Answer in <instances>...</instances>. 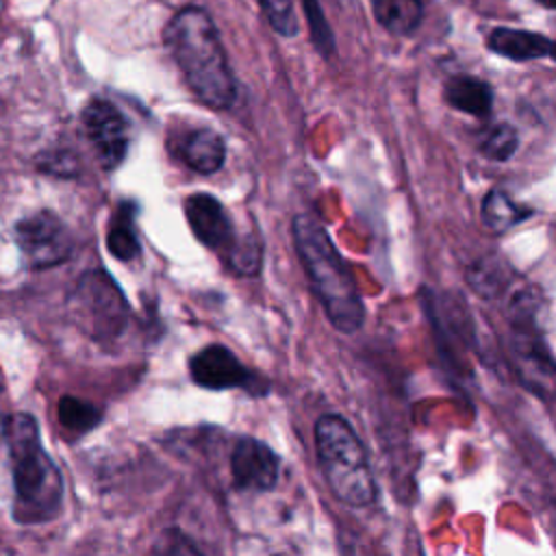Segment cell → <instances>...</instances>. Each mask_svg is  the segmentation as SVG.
<instances>
[{
    "mask_svg": "<svg viewBox=\"0 0 556 556\" xmlns=\"http://www.w3.org/2000/svg\"><path fill=\"white\" fill-rule=\"evenodd\" d=\"M163 39L193 96L211 109H230L237 87L211 15L202 7H182Z\"/></svg>",
    "mask_w": 556,
    "mask_h": 556,
    "instance_id": "cell-1",
    "label": "cell"
},
{
    "mask_svg": "<svg viewBox=\"0 0 556 556\" xmlns=\"http://www.w3.org/2000/svg\"><path fill=\"white\" fill-rule=\"evenodd\" d=\"M293 243L330 324L341 332L358 330L365 317L363 300L326 228L311 215H298L293 219Z\"/></svg>",
    "mask_w": 556,
    "mask_h": 556,
    "instance_id": "cell-2",
    "label": "cell"
},
{
    "mask_svg": "<svg viewBox=\"0 0 556 556\" xmlns=\"http://www.w3.org/2000/svg\"><path fill=\"white\" fill-rule=\"evenodd\" d=\"M4 439L15 484L13 517L20 523L50 521L61 508L63 480L41 447L37 421L24 413L11 415L4 421Z\"/></svg>",
    "mask_w": 556,
    "mask_h": 556,
    "instance_id": "cell-3",
    "label": "cell"
},
{
    "mask_svg": "<svg viewBox=\"0 0 556 556\" xmlns=\"http://www.w3.org/2000/svg\"><path fill=\"white\" fill-rule=\"evenodd\" d=\"M315 443L332 493L350 506L371 504L376 484L365 447L352 426L339 415H324L315 426Z\"/></svg>",
    "mask_w": 556,
    "mask_h": 556,
    "instance_id": "cell-4",
    "label": "cell"
},
{
    "mask_svg": "<svg viewBox=\"0 0 556 556\" xmlns=\"http://www.w3.org/2000/svg\"><path fill=\"white\" fill-rule=\"evenodd\" d=\"M78 319L96 337H115L128 319V304L115 280L102 269L85 271L74 289L72 300Z\"/></svg>",
    "mask_w": 556,
    "mask_h": 556,
    "instance_id": "cell-5",
    "label": "cell"
},
{
    "mask_svg": "<svg viewBox=\"0 0 556 556\" xmlns=\"http://www.w3.org/2000/svg\"><path fill=\"white\" fill-rule=\"evenodd\" d=\"M15 241L28 267L48 269L70 258L74 239L52 211H37L15 226Z\"/></svg>",
    "mask_w": 556,
    "mask_h": 556,
    "instance_id": "cell-6",
    "label": "cell"
},
{
    "mask_svg": "<svg viewBox=\"0 0 556 556\" xmlns=\"http://www.w3.org/2000/svg\"><path fill=\"white\" fill-rule=\"evenodd\" d=\"M83 132L100 167L115 169L128 152L130 128L126 117L109 100H91L80 115Z\"/></svg>",
    "mask_w": 556,
    "mask_h": 556,
    "instance_id": "cell-7",
    "label": "cell"
},
{
    "mask_svg": "<svg viewBox=\"0 0 556 556\" xmlns=\"http://www.w3.org/2000/svg\"><path fill=\"white\" fill-rule=\"evenodd\" d=\"M185 215L195 239L211 250H228L235 245V226L217 198L211 193H191L185 200Z\"/></svg>",
    "mask_w": 556,
    "mask_h": 556,
    "instance_id": "cell-8",
    "label": "cell"
},
{
    "mask_svg": "<svg viewBox=\"0 0 556 556\" xmlns=\"http://www.w3.org/2000/svg\"><path fill=\"white\" fill-rule=\"evenodd\" d=\"M513 367L519 380L541 397H556V363L536 337L517 332L510 343Z\"/></svg>",
    "mask_w": 556,
    "mask_h": 556,
    "instance_id": "cell-9",
    "label": "cell"
},
{
    "mask_svg": "<svg viewBox=\"0 0 556 556\" xmlns=\"http://www.w3.org/2000/svg\"><path fill=\"white\" fill-rule=\"evenodd\" d=\"M191 378L204 389H232L245 387L252 391V371H248L239 358L224 345H208L191 358Z\"/></svg>",
    "mask_w": 556,
    "mask_h": 556,
    "instance_id": "cell-10",
    "label": "cell"
},
{
    "mask_svg": "<svg viewBox=\"0 0 556 556\" xmlns=\"http://www.w3.org/2000/svg\"><path fill=\"white\" fill-rule=\"evenodd\" d=\"M230 467L239 489L267 491L278 478V456L265 443L250 437L237 441Z\"/></svg>",
    "mask_w": 556,
    "mask_h": 556,
    "instance_id": "cell-11",
    "label": "cell"
},
{
    "mask_svg": "<svg viewBox=\"0 0 556 556\" xmlns=\"http://www.w3.org/2000/svg\"><path fill=\"white\" fill-rule=\"evenodd\" d=\"M180 159L200 174H213L224 165L226 159V143L224 139L211 128H195L189 130L178 146Z\"/></svg>",
    "mask_w": 556,
    "mask_h": 556,
    "instance_id": "cell-12",
    "label": "cell"
},
{
    "mask_svg": "<svg viewBox=\"0 0 556 556\" xmlns=\"http://www.w3.org/2000/svg\"><path fill=\"white\" fill-rule=\"evenodd\" d=\"M489 48L502 56L515 59V61H528L539 59L545 54H552V43L543 35L528 33V30H515V28H495L489 35Z\"/></svg>",
    "mask_w": 556,
    "mask_h": 556,
    "instance_id": "cell-13",
    "label": "cell"
},
{
    "mask_svg": "<svg viewBox=\"0 0 556 556\" xmlns=\"http://www.w3.org/2000/svg\"><path fill=\"white\" fill-rule=\"evenodd\" d=\"M445 100L454 109L463 113H471L476 117H484L491 111L493 93L491 87L471 76L450 78L445 85Z\"/></svg>",
    "mask_w": 556,
    "mask_h": 556,
    "instance_id": "cell-14",
    "label": "cell"
},
{
    "mask_svg": "<svg viewBox=\"0 0 556 556\" xmlns=\"http://www.w3.org/2000/svg\"><path fill=\"white\" fill-rule=\"evenodd\" d=\"M376 20L393 35L413 33L424 15L419 0H374Z\"/></svg>",
    "mask_w": 556,
    "mask_h": 556,
    "instance_id": "cell-15",
    "label": "cell"
},
{
    "mask_svg": "<svg viewBox=\"0 0 556 556\" xmlns=\"http://www.w3.org/2000/svg\"><path fill=\"white\" fill-rule=\"evenodd\" d=\"M106 245L111 254L119 261H130L139 254V237L135 230V217L130 204H122L109 226Z\"/></svg>",
    "mask_w": 556,
    "mask_h": 556,
    "instance_id": "cell-16",
    "label": "cell"
},
{
    "mask_svg": "<svg viewBox=\"0 0 556 556\" xmlns=\"http://www.w3.org/2000/svg\"><path fill=\"white\" fill-rule=\"evenodd\" d=\"M526 215H528V211L521 208L519 204H515L510 200V195L504 193L502 189L489 191L482 202V222L493 232L508 230L510 226L526 219Z\"/></svg>",
    "mask_w": 556,
    "mask_h": 556,
    "instance_id": "cell-17",
    "label": "cell"
},
{
    "mask_svg": "<svg viewBox=\"0 0 556 556\" xmlns=\"http://www.w3.org/2000/svg\"><path fill=\"white\" fill-rule=\"evenodd\" d=\"M100 419V413L93 404L80 400V397H72L65 395L59 402V421L72 430V432H87L91 430Z\"/></svg>",
    "mask_w": 556,
    "mask_h": 556,
    "instance_id": "cell-18",
    "label": "cell"
},
{
    "mask_svg": "<svg viewBox=\"0 0 556 556\" xmlns=\"http://www.w3.org/2000/svg\"><path fill=\"white\" fill-rule=\"evenodd\" d=\"M517 143H519V137L515 128L508 124H497L484 132L480 141V150L493 161H506L517 150Z\"/></svg>",
    "mask_w": 556,
    "mask_h": 556,
    "instance_id": "cell-19",
    "label": "cell"
},
{
    "mask_svg": "<svg viewBox=\"0 0 556 556\" xmlns=\"http://www.w3.org/2000/svg\"><path fill=\"white\" fill-rule=\"evenodd\" d=\"M467 280L471 282L473 291H478L484 298H493L504 285L502 265L491 261V258H482L478 265H473L467 271Z\"/></svg>",
    "mask_w": 556,
    "mask_h": 556,
    "instance_id": "cell-20",
    "label": "cell"
},
{
    "mask_svg": "<svg viewBox=\"0 0 556 556\" xmlns=\"http://www.w3.org/2000/svg\"><path fill=\"white\" fill-rule=\"evenodd\" d=\"M261 7L265 11L269 26L278 35L293 37L298 33V17H295L291 0H261Z\"/></svg>",
    "mask_w": 556,
    "mask_h": 556,
    "instance_id": "cell-21",
    "label": "cell"
},
{
    "mask_svg": "<svg viewBox=\"0 0 556 556\" xmlns=\"http://www.w3.org/2000/svg\"><path fill=\"white\" fill-rule=\"evenodd\" d=\"M304 9H306V20H308V26H311V37L317 46V50L321 54H330L334 50V37H332V30L319 9V2L317 0H302Z\"/></svg>",
    "mask_w": 556,
    "mask_h": 556,
    "instance_id": "cell-22",
    "label": "cell"
},
{
    "mask_svg": "<svg viewBox=\"0 0 556 556\" xmlns=\"http://www.w3.org/2000/svg\"><path fill=\"white\" fill-rule=\"evenodd\" d=\"M228 263L237 274H256L261 267V245L250 237L245 241H235L228 250Z\"/></svg>",
    "mask_w": 556,
    "mask_h": 556,
    "instance_id": "cell-23",
    "label": "cell"
},
{
    "mask_svg": "<svg viewBox=\"0 0 556 556\" xmlns=\"http://www.w3.org/2000/svg\"><path fill=\"white\" fill-rule=\"evenodd\" d=\"M543 7H547V9H556V0H539Z\"/></svg>",
    "mask_w": 556,
    "mask_h": 556,
    "instance_id": "cell-24",
    "label": "cell"
},
{
    "mask_svg": "<svg viewBox=\"0 0 556 556\" xmlns=\"http://www.w3.org/2000/svg\"><path fill=\"white\" fill-rule=\"evenodd\" d=\"M554 528H556V502H554Z\"/></svg>",
    "mask_w": 556,
    "mask_h": 556,
    "instance_id": "cell-25",
    "label": "cell"
},
{
    "mask_svg": "<svg viewBox=\"0 0 556 556\" xmlns=\"http://www.w3.org/2000/svg\"><path fill=\"white\" fill-rule=\"evenodd\" d=\"M552 54H554V56H556V46H552Z\"/></svg>",
    "mask_w": 556,
    "mask_h": 556,
    "instance_id": "cell-26",
    "label": "cell"
}]
</instances>
